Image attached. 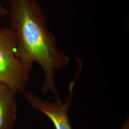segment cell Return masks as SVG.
<instances>
[{
	"label": "cell",
	"mask_w": 129,
	"mask_h": 129,
	"mask_svg": "<svg viewBox=\"0 0 129 129\" xmlns=\"http://www.w3.org/2000/svg\"><path fill=\"white\" fill-rule=\"evenodd\" d=\"M16 93L0 83V129H13L17 118Z\"/></svg>",
	"instance_id": "obj_4"
},
{
	"label": "cell",
	"mask_w": 129,
	"mask_h": 129,
	"mask_svg": "<svg viewBox=\"0 0 129 129\" xmlns=\"http://www.w3.org/2000/svg\"></svg>",
	"instance_id": "obj_6"
},
{
	"label": "cell",
	"mask_w": 129,
	"mask_h": 129,
	"mask_svg": "<svg viewBox=\"0 0 129 129\" xmlns=\"http://www.w3.org/2000/svg\"><path fill=\"white\" fill-rule=\"evenodd\" d=\"M31 69L18 55L12 30L0 29V83L16 94L25 93Z\"/></svg>",
	"instance_id": "obj_2"
},
{
	"label": "cell",
	"mask_w": 129,
	"mask_h": 129,
	"mask_svg": "<svg viewBox=\"0 0 129 129\" xmlns=\"http://www.w3.org/2000/svg\"><path fill=\"white\" fill-rule=\"evenodd\" d=\"M7 10H6L5 8L2 6V5L0 4V14L1 15H6V14H7Z\"/></svg>",
	"instance_id": "obj_5"
},
{
	"label": "cell",
	"mask_w": 129,
	"mask_h": 129,
	"mask_svg": "<svg viewBox=\"0 0 129 129\" xmlns=\"http://www.w3.org/2000/svg\"><path fill=\"white\" fill-rule=\"evenodd\" d=\"M10 29L16 40L18 55L27 65L37 63L43 69L41 91H51L60 100L55 84V72L69 63L68 56L57 46L48 29L46 17L37 0H9Z\"/></svg>",
	"instance_id": "obj_1"
},
{
	"label": "cell",
	"mask_w": 129,
	"mask_h": 129,
	"mask_svg": "<svg viewBox=\"0 0 129 129\" xmlns=\"http://www.w3.org/2000/svg\"><path fill=\"white\" fill-rule=\"evenodd\" d=\"M81 69V63L79 71L75 79L71 82L68 87V95L65 102L62 103L60 100L55 102L43 101L38 96L31 93L26 94V99L33 108L40 111L52 122L55 129H72L68 116V109L71 102L74 85Z\"/></svg>",
	"instance_id": "obj_3"
}]
</instances>
